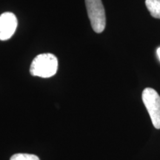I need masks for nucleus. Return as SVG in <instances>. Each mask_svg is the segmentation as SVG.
I'll return each mask as SVG.
<instances>
[{
  "instance_id": "obj_1",
  "label": "nucleus",
  "mask_w": 160,
  "mask_h": 160,
  "mask_svg": "<svg viewBox=\"0 0 160 160\" xmlns=\"http://www.w3.org/2000/svg\"><path fill=\"white\" fill-rule=\"evenodd\" d=\"M58 59L52 53L38 55L32 62L30 72L32 76L41 78H50L57 73Z\"/></svg>"
},
{
  "instance_id": "obj_2",
  "label": "nucleus",
  "mask_w": 160,
  "mask_h": 160,
  "mask_svg": "<svg viewBox=\"0 0 160 160\" xmlns=\"http://www.w3.org/2000/svg\"><path fill=\"white\" fill-rule=\"evenodd\" d=\"M86 8L92 28L96 33H102L105 28L106 17L101 0H85Z\"/></svg>"
},
{
  "instance_id": "obj_3",
  "label": "nucleus",
  "mask_w": 160,
  "mask_h": 160,
  "mask_svg": "<svg viewBox=\"0 0 160 160\" xmlns=\"http://www.w3.org/2000/svg\"><path fill=\"white\" fill-rule=\"evenodd\" d=\"M142 97L153 126L155 128L160 129V96L154 89L146 88Z\"/></svg>"
},
{
  "instance_id": "obj_4",
  "label": "nucleus",
  "mask_w": 160,
  "mask_h": 160,
  "mask_svg": "<svg viewBox=\"0 0 160 160\" xmlns=\"http://www.w3.org/2000/svg\"><path fill=\"white\" fill-rule=\"evenodd\" d=\"M17 25V19L13 13L6 12L0 16V40L5 41L11 38Z\"/></svg>"
},
{
  "instance_id": "obj_5",
  "label": "nucleus",
  "mask_w": 160,
  "mask_h": 160,
  "mask_svg": "<svg viewBox=\"0 0 160 160\" xmlns=\"http://www.w3.org/2000/svg\"><path fill=\"white\" fill-rule=\"evenodd\" d=\"M145 5L152 17L160 19V0H145Z\"/></svg>"
},
{
  "instance_id": "obj_6",
  "label": "nucleus",
  "mask_w": 160,
  "mask_h": 160,
  "mask_svg": "<svg viewBox=\"0 0 160 160\" xmlns=\"http://www.w3.org/2000/svg\"><path fill=\"white\" fill-rule=\"evenodd\" d=\"M11 160H40L37 156L29 153H16L11 158Z\"/></svg>"
},
{
  "instance_id": "obj_7",
  "label": "nucleus",
  "mask_w": 160,
  "mask_h": 160,
  "mask_svg": "<svg viewBox=\"0 0 160 160\" xmlns=\"http://www.w3.org/2000/svg\"><path fill=\"white\" fill-rule=\"evenodd\" d=\"M157 55L158 57H159V60H160V48H159L157 49Z\"/></svg>"
}]
</instances>
